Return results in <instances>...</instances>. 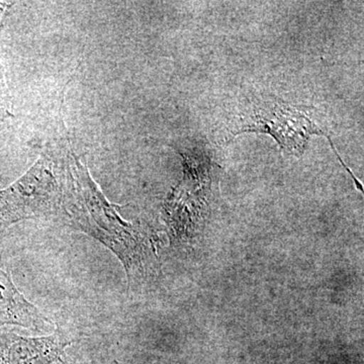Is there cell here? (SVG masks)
Listing matches in <instances>:
<instances>
[{"mask_svg": "<svg viewBox=\"0 0 364 364\" xmlns=\"http://www.w3.org/2000/svg\"><path fill=\"white\" fill-rule=\"evenodd\" d=\"M61 218L111 250L123 265L129 287L136 289L158 269L154 238L140 223L126 221L102 195L87 168L73 157L64 167Z\"/></svg>", "mask_w": 364, "mask_h": 364, "instance_id": "6da1fadb", "label": "cell"}, {"mask_svg": "<svg viewBox=\"0 0 364 364\" xmlns=\"http://www.w3.org/2000/svg\"><path fill=\"white\" fill-rule=\"evenodd\" d=\"M314 109L294 107L273 97L252 98L232 121L228 136L243 133H263L272 136L280 148L291 155L303 154L313 135L332 140L314 116Z\"/></svg>", "mask_w": 364, "mask_h": 364, "instance_id": "7a4b0ae2", "label": "cell"}, {"mask_svg": "<svg viewBox=\"0 0 364 364\" xmlns=\"http://www.w3.org/2000/svg\"><path fill=\"white\" fill-rule=\"evenodd\" d=\"M63 196V167L42 155L21 178L0 191V241L16 223L61 217Z\"/></svg>", "mask_w": 364, "mask_h": 364, "instance_id": "3957f363", "label": "cell"}, {"mask_svg": "<svg viewBox=\"0 0 364 364\" xmlns=\"http://www.w3.org/2000/svg\"><path fill=\"white\" fill-rule=\"evenodd\" d=\"M74 340L62 329L43 337H23L0 333V364H54L61 363L64 351Z\"/></svg>", "mask_w": 364, "mask_h": 364, "instance_id": "277c9868", "label": "cell"}, {"mask_svg": "<svg viewBox=\"0 0 364 364\" xmlns=\"http://www.w3.org/2000/svg\"><path fill=\"white\" fill-rule=\"evenodd\" d=\"M4 326L43 332L51 322L18 291L11 273L0 267V328Z\"/></svg>", "mask_w": 364, "mask_h": 364, "instance_id": "5b68a950", "label": "cell"}, {"mask_svg": "<svg viewBox=\"0 0 364 364\" xmlns=\"http://www.w3.org/2000/svg\"><path fill=\"white\" fill-rule=\"evenodd\" d=\"M9 4L0 2V21L2 20L4 13L9 9ZM13 109H11V95H9V88H7L6 78H4V69L2 66L1 60H0V117H9L13 116Z\"/></svg>", "mask_w": 364, "mask_h": 364, "instance_id": "8992f818", "label": "cell"}, {"mask_svg": "<svg viewBox=\"0 0 364 364\" xmlns=\"http://www.w3.org/2000/svg\"><path fill=\"white\" fill-rule=\"evenodd\" d=\"M60 364H66L65 363H64L63 360L61 361V363H59Z\"/></svg>", "mask_w": 364, "mask_h": 364, "instance_id": "52a82bcc", "label": "cell"}]
</instances>
